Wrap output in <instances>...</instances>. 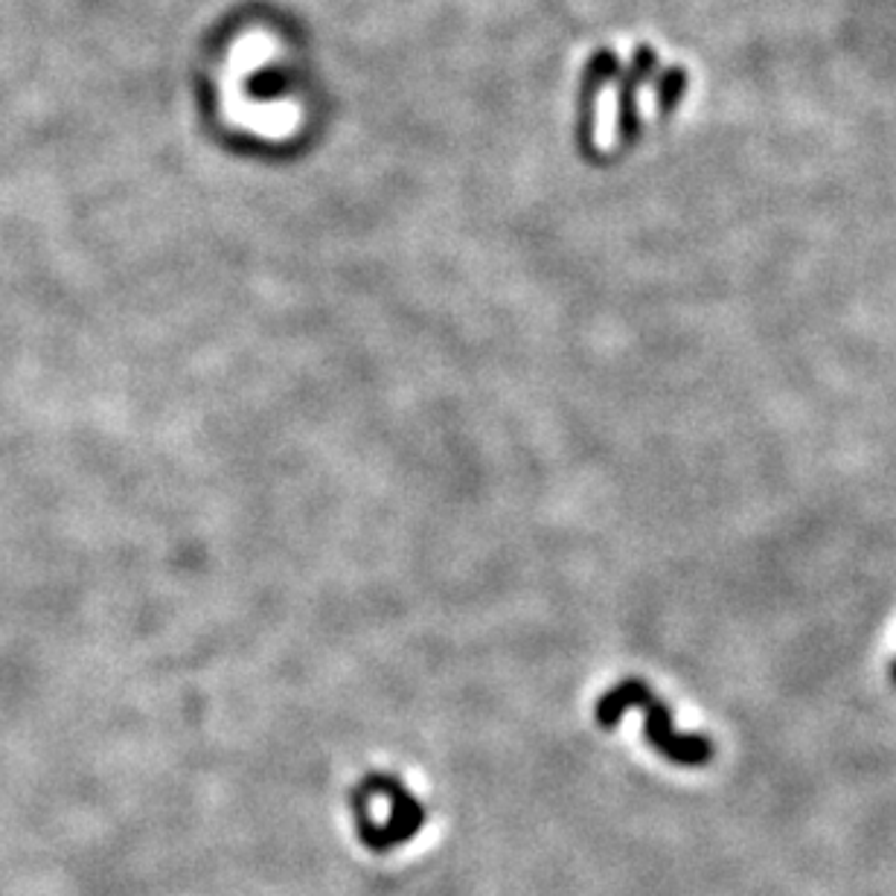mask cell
<instances>
[{"label":"cell","instance_id":"4","mask_svg":"<svg viewBox=\"0 0 896 896\" xmlns=\"http://www.w3.org/2000/svg\"><path fill=\"white\" fill-rule=\"evenodd\" d=\"M687 90V71L684 67H670V71L661 73L658 79V111L670 114L672 108H679L681 96Z\"/></svg>","mask_w":896,"mask_h":896},{"label":"cell","instance_id":"5","mask_svg":"<svg viewBox=\"0 0 896 896\" xmlns=\"http://www.w3.org/2000/svg\"><path fill=\"white\" fill-rule=\"evenodd\" d=\"M890 675H894V681H896V658H894V664H890Z\"/></svg>","mask_w":896,"mask_h":896},{"label":"cell","instance_id":"1","mask_svg":"<svg viewBox=\"0 0 896 896\" xmlns=\"http://www.w3.org/2000/svg\"><path fill=\"white\" fill-rule=\"evenodd\" d=\"M629 707H640L647 722H643V734H647L649 745L658 754H664L666 760L679 762V766H707L713 760V743L707 736L698 734H679L672 728V716L666 711V704L658 696H652V690L647 687V681L640 679H626L608 693H602L597 702V722L602 728H615L620 716Z\"/></svg>","mask_w":896,"mask_h":896},{"label":"cell","instance_id":"2","mask_svg":"<svg viewBox=\"0 0 896 896\" xmlns=\"http://www.w3.org/2000/svg\"><path fill=\"white\" fill-rule=\"evenodd\" d=\"M658 67V53L649 47H640L632 58V67L620 82V117H617V131L623 143H634L640 135V117H638V90L640 85L655 73Z\"/></svg>","mask_w":896,"mask_h":896},{"label":"cell","instance_id":"3","mask_svg":"<svg viewBox=\"0 0 896 896\" xmlns=\"http://www.w3.org/2000/svg\"><path fill=\"white\" fill-rule=\"evenodd\" d=\"M373 783H376L382 792H387V798H391L393 803V815L391 826L384 832H378L370 847H391L393 841H405L408 835H414V832L423 826L425 809L419 807L396 780H391V777H373Z\"/></svg>","mask_w":896,"mask_h":896}]
</instances>
